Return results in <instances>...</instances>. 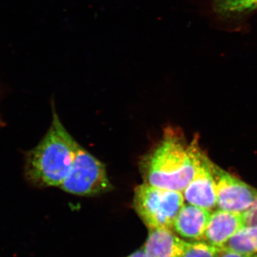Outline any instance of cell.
Wrapping results in <instances>:
<instances>
[{
	"instance_id": "2",
	"label": "cell",
	"mask_w": 257,
	"mask_h": 257,
	"mask_svg": "<svg viewBox=\"0 0 257 257\" xmlns=\"http://www.w3.org/2000/svg\"><path fill=\"white\" fill-rule=\"evenodd\" d=\"M78 145L53 109L46 135L25 153V179L35 187H60L72 170Z\"/></svg>"
},
{
	"instance_id": "3",
	"label": "cell",
	"mask_w": 257,
	"mask_h": 257,
	"mask_svg": "<svg viewBox=\"0 0 257 257\" xmlns=\"http://www.w3.org/2000/svg\"><path fill=\"white\" fill-rule=\"evenodd\" d=\"M184 204L183 194L143 184L135 189L133 205L149 229L173 230L177 215Z\"/></svg>"
},
{
	"instance_id": "15",
	"label": "cell",
	"mask_w": 257,
	"mask_h": 257,
	"mask_svg": "<svg viewBox=\"0 0 257 257\" xmlns=\"http://www.w3.org/2000/svg\"><path fill=\"white\" fill-rule=\"evenodd\" d=\"M126 257H147L146 255H145V251L143 248L141 249L138 250V251H135V253H132L130 256Z\"/></svg>"
},
{
	"instance_id": "11",
	"label": "cell",
	"mask_w": 257,
	"mask_h": 257,
	"mask_svg": "<svg viewBox=\"0 0 257 257\" xmlns=\"http://www.w3.org/2000/svg\"><path fill=\"white\" fill-rule=\"evenodd\" d=\"M213 9L221 16H238L257 10V0H215Z\"/></svg>"
},
{
	"instance_id": "1",
	"label": "cell",
	"mask_w": 257,
	"mask_h": 257,
	"mask_svg": "<svg viewBox=\"0 0 257 257\" xmlns=\"http://www.w3.org/2000/svg\"><path fill=\"white\" fill-rule=\"evenodd\" d=\"M202 154L196 140L188 145L182 134L167 128L160 143L142 160L144 182L182 192L194 177Z\"/></svg>"
},
{
	"instance_id": "8",
	"label": "cell",
	"mask_w": 257,
	"mask_h": 257,
	"mask_svg": "<svg viewBox=\"0 0 257 257\" xmlns=\"http://www.w3.org/2000/svg\"><path fill=\"white\" fill-rule=\"evenodd\" d=\"M211 211L184 204L176 218L173 230L183 239L192 241H204Z\"/></svg>"
},
{
	"instance_id": "4",
	"label": "cell",
	"mask_w": 257,
	"mask_h": 257,
	"mask_svg": "<svg viewBox=\"0 0 257 257\" xmlns=\"http://www.w3.org/2000/svg\"><path fill=\"white\" fill-rule=\"evenodd\" d=\"M59 188L75 195L92 196L108 192L112 187L105 166L78 145L72 170Z\"/></svg>"
},
{
	"instance_id": "6",
	"label": "cell",
	"mask_w": 257,
	"mask_h": 257,
	"mask_svg": "<svg viewBox=\"0 0 257 257\" xmlns=\"http://www.w3.org/2000/svg\"><path fill=\"white\" fill-rule=\"evenodd\" d=\"M211 162L202 154L195 175L182 192L188 204L211 211L216 205L215 184L211 175Z\"/></svg>"
},
{
	"instance_id": "9",
	"label": "cell",
	"mask_w": 257,
	"mask_h": 257,
	"mask_svg": "<svg viewBox=\"0 0 257 257\" xmlns=\"http://www.w3.org/2000/svg\"><path fill=\"white\" fill-rule=\"evenodd\" d=\"M188 243L172 229H150L143 249L147 257H181Z\"/></svg>"
},
{
	"instance_id": "7",
	"label": "cell",
	"mask_w": 257,
	"mask_h": 257,
	"mask_svg": "<svg viewBox=\"0 0 257 257\" xmlns=\"http://www.w3.org/2000/svg\"><path fill=\"white\" fill-rule=\"evenodd\" d=\"M244 226L246 225L243 213L218 209L211 213L204 241L211 246L221 248Z\"/></svg>"
},
{
	"instance_id": "13",
	"label": "cell",
	"mask_w": 257,
	"mask_h": 257,
	"mask_svg": "<svg viewBox=\"0 0 257 257\" xmlns=\"http://www.w3.org/2000/svg\"><path fill=\"white\" fill-rule=\"evenodd\" d=\"M243 215L246 226L257 225V199L252 206L243 213Z\"/></svg>"
},
{
	"instance_id": "16",
	"label": "cell",
	"mask_w": 257,
	"mask_h": 257,
	"mask_svg": "<svg viewBox=\"0 0 257 257\" xmlns=\"http://www.w3.org/2000/svg\"><path fill=\"white\" fill-rule=\"evenodd\" d=\"M252 257H257V255H253V256Z\"/></svg>"
},
{
	"instance_id": "10",
	"label": "cell",
	"mask_w": 257,
	"mask_h": 257,
	"mask_svg": "<svg viewBox=\"0 0 257 257\" xmlns=\"http://www.w3.org/2000/svg\"><path fill=\"white\" fill-rule=\"evenodd\" d=\"M221 248L254 255L257 253V225L244 226Z\"/></svg>"
},
{
	"instance_id": "5",
	"label": "cell",
	"mask_w": 257,
	"mask_h": 257,
	"mask_svg": "<svg viewBox=\"0 0 257 257\" xmlns=\"http://www.w3.org/2000/svg\"><path fill=\"white\" fill-rule=\"evenodd\" d=\"M215 184L216 205L221 210L244 213L257 199V189L245 183L211 162Z\"/></svg>"
},
{
	"instance_id": "14",
	"label": "cell",
	"mask_w": 257,
	"mask_h": 257,
	"mask_svg": "<svg viewBox=\"0 0 257 257\" xmlns=\"http://www.w3.org/2000/svg\"><path fill=\"white\" fill-rule=\"evenodd\" d=\"M253 256V255L235 252V251L221 248H219V255H218V257H252Z\"/></svg>"
},
{
	"instance_id": "12",
	"label": "cell",
	"mask_w": 257,
	"mask_h": 257,
	"mask_svg": "<svg viewBox=\"0 0 257 257\" xmlns=\"http://www.w3.org/2000/svg\"><path fill=\"white\" fill-rule=\"evenodd\" d=\"M219 248L204 241H189L181 257H218Z\"/></svg>"
}]
</instances>
